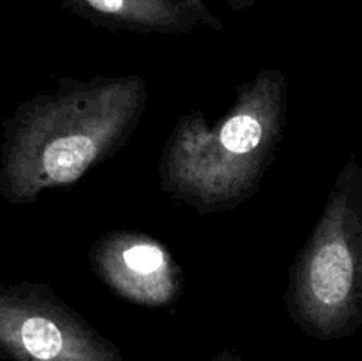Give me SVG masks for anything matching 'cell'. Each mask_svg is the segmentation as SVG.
<instances>
[{"label": "cell", "instance_id": "6da1fadb", "mask_svg": "<svg viewBox=\"0 0 362 361\" xmlns=\"http://www.w3.org/2000/svg\"><path fill=\"white\" fill-rule=\"evenodd\" d=\"M4 345L18 361H120L115 349L106 343L64 329L42 315H28L7 328Z\"/></svg>", "mask_w": 362, "mask_h": 361}, {"label": "cell", "instance_id": "7a4b0ae2", "mask_svg": "<svg viewBox=\"0 0 362 361\" xmlns=\"http://www.w3.org/2000/svg\"><path fill=\"white\" fill-rule=\"evenodd\" d=\"M354 282V258L339 241L322 246L311 262V289L325 306L345 303Z\"/></svg>", "mask_w": 362, "mask_h": 361}, {"label": "cell", "instance_id": "3957f363", "mask_svg": "<svg viewBox=\"0 0 362 361\" xmlns=\"http://www.w3.org/2000/svg\"><path fill=\"white\" fill-rule=\"evenodd\" d=\"M95 142L88 137H66L55 140L45 151L42 166L48 179L69 183L85 172L98 154Z\"/></svg>", "mask_w": 362, "mask_h": 361}, {"label": "cell", "instance_id": "277c9868", "mask_svg": "<svg viewBox=\"0 0 362 361\" xmlns=\"http://www.w3.org/2000/svg\"><path fill=\"white\" fill-rule=\"evenodd\" d=\"M74 2L101 16L122 18V20L141 21V23H161L179 16V4L182 0H74Z\"/></svg>", "mask_w": 362, "mask_h": 361}, {"label": "cell", "instance_id": "5b68a950", "mask_svg": "<svg viewBox=\"0 0 362 361\" xmlns=\"http://www.w3.org/2000/svg\"><path fill=\"white\" fill-rule=\"evenodd\" d=\"M262 138V127L255 117L235 115L223 126L221 144L235 154H246L253 151Z\"/></svg>", "mask_w": 362, "mask_h": 361}, {"label": "cell", "instance_id": "8992f818", "mask_svg": "<svg viewBox=\"0 0 362 361\" xmlns=\"http://www.w3.org/2000/svg\"><path fill=\"white\" fill-rule=\"evenodd\" d=\"M124 260L131 271L138 275H154L165 265V253L154 244H134L124 253Z\"/></svg>", "mask_w": 362, "mask_h": 361}, {"label": "cell", "instance_id": "52a82bcc", "mask_svg": "<svg viewBox=\"0 0 362 361\" xmlns=\"http://www.w3.org/2000/svg\"><path fill=\"white\" fill-rule=\"evenodd\" d=\"M214 361H240V360H239V357H235V356H230V354H223V356L216 357Z\"/></svg>", "mask_w": 362, "mask_h": 361}, {"label": "cell", "instance_id": "ba28073f", "mask_svg": "<svg viewBox=\"0 0 362 361\" xmlns=\"http://www.w3.org/2000/svg\"><path fill=\"white\" fill-rule=\"evenodd\" d=\"M191 2H197V0H191ZM233 2H244V0H233Z\"/></svg>", "mask_w": 362, "mask_h": 361}]
</instances>
